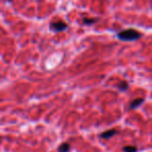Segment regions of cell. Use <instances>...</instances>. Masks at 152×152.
I'll return each instance as SVG.
<instances>
[{"instance_id":"obj_9","label":"cell","mask_w":152,"mask_h":152,"mask_svg":"<svg viewBox=\"0 0 152 152\" xmlns=\"http://www.w3.org/2000/svg\"><path fill=\"white\" fill-rule=\"evenodd\" d=\"M7 1H9V2H12V1H13V0H7Z\"/></svg>"},{"instance_id":"obj_1","label":"cell","mask_w":152,"mask_h":152,"mask_svg":"<svg viewBox=\"0 0 152 152\" xmlns=\"http://www.w3.org/2000/svg\"><path fill=\"white\" fill-rule=\"evenodd\" d=\"M117 37H118L119 40L124 41V42H132V41L139 40L142 37V34L140 31H137V29L128 28V29L121 30L120 32H118Z\"/></svg>"},{"instance_id":"obj_5","label":"cell","mask_w":152,"mask_h":152,"mask_svg":"<svg viewBox=\"0 0 152 152\" xmlns=\"http://www.w3.org/2000/svg\"><path fill=\"white\" fill-rule=\"evenodd\" d=\"M128 87H129V85H128V83H127L126 80H121L120 83L117 85V89H118L119 91H121V92L127 91V90H128Z\"/></svg>"},{"instance_id":"obj_7","label":"cell","mask_w":152,"mask_h":152,"mask_svg":"<svg viewBox=\"0 0 152 152\" xmlns=\"http://www.w3.org/2000/svg\"><path fill=\"white\" fill-rule=\"evenodd\" d=\"M97 21H98L97 18H95V19H93V18H85L83 20V23L86 24V25H92V24H95Z\"/></svg>"},{"instance_id":"obj_2","label":"cell","mask_w":152,"mask_h":152,"mask_svg":"<svg viewBox=\"0 0 152 152\" xmlns=\"http://www.w3.org/2000/svg\"><path fill=\"white\" fill-rule=\"evenodd\" d=\"M68 28L67 23H65L64 21H54L50 23V29L54 32H61L64 31Z\"/></svg>"},{"instance_id":"obj_8","label":"cell","mask_w":152,"mask_h":152,"mask_svg":"<svg viewBox=\"0 0 152 152\" xmlns=\"http://www.w3.org/2000/svg\"><path fill=\"white\" fill-rule=\"evenodd\" d=\"M122 150L123 152H137V148L135 146H125Z\"/></svg>"},{"instance_id":"obj_3","label":"cell","mask_w":152,"mask_h":152,"mask_svg":"<svg viewBox=\"0 0 152 152\" xmlns=\"http://www.w3.org/2000/svg\"><path fill=\"white\" fill-rule=\"evenodd\" d=\"M117 133H118L117 129H110V130H106V131H104V132H102L101 134H100V137L104 140H107V139H110V137H115Z\"/></svg>"},{"instance_id":"obj_4","label":"cell","mask_w":152,"mask_h":152,"mask_svg":"<svg viewBox=\"0 0 152 152\" xmlns=\"http://www.w3.org/2000/svg\"><path fill=\"white\" fill-rule=\"evenodd\" d=\"M144 103V99L143 98H137V99L132 100L130 102V105H129V110H134V108H137Z\"/></svg>"},{"instance_id":"obj_6","label":"cell","mask_w":152,"mask_h":152,"mask_svg":"<svg viewBox=\"0 0 152 152\" xmlns=\"http://www.w3.org/2000/svg\"><path fill=\"white\" fill-rule=\"evenodd\" d=\"M70 149H71V146L69 143H63L57 150H58V152H69Z\"/></svg>"}]
</instances>
